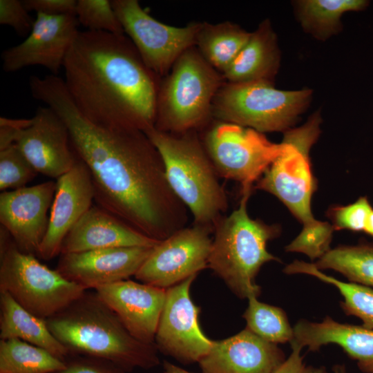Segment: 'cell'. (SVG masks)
I'll return each instance as SVG.
<instances>
[{
  "mask_svg": "<svg viewBox=\"0 0 373 373\" xmlns=\"http://www.w3.org/2000/svg\"><path fill=\"white\" fill-rule=\"evenodd\" d=\"M57 189L53 181L2 191L0 194V222L23 253L37 256L47 232Z\"/></svg>",
  "mask_w": 373,
  "mask_h": 373,
  "instance_id": "cell-15",
  "label": "cell"
},
{
  "mask_svg": "<svg viewBox=\"0 0 373 373\" xmlns=\"http://www.w3.org/2000/svg\"><path fill=\"white\" fill-rule=\"evenodd\" d=\"M38 172L15 144L0 151V190L25 187Z\"/></svg>",
  "mask_w": 373,
  "mask_h": 373,
  "instance_id": "cell-32",
  "label": "cell"
},
{
  "mask_svg": "<svg viewBox=\"0 0 373 373\" xmlns=\"http://www.w3.org/2000/svg\"><path fill=\"white\" fill-rule=\"evenodd\" d=\"M0 291L8 292L24 309L46 320L86 289L41 263L35 255L22 252L0 226Z\"/></svg>",
  "mask_w": 373,
  "mask_h": 373,
  "instance_id": "cell-8",
  "label": "cell"
},
{
  "mask_svg": "<svg viewBox=\"0 0 373 373\" xmlns=\"http://www.w3.org/2000/svg\"><path fill=\"white\" fill-rule=\"evenodd\" d=\"M111 3L125 35L145 65L160 78L169 73L186 50L195 45L201 22L175 27L151 17L137 0H112Z\"/></svg>",
  "mask_w": 373,
  "mask_h": 373,
  "instance_id": "cell-11",
  "label": "cell"
},
{
  "mask_svg": "<svg viewBox=\"0 0 373 373\" xmlns=\"http://www.w3.org/2000/svg\"><path fill=\"white\" fill-rule=\"evenodd\" d=\"M238 208L216 224L208 267L240 298L258 297L256 277L267 262L278 260L267 250V243L280 233L276 225L251 219L247 210L251 189L241 190Z\"/></svg>",
  "mask_w": 373,
  "mask_h": 373,
  "instance_id": "cell-6",
  "label": "cell"
},
{
  "mask_svg": "<svg viewBox=\"0 0 373 373\" xmlns=\"http://www.w3.org/2000/svg\"><path fill=\"white\" fill-rule=\"evenodd\" d=\"M368 4L363 0H307L298 2V17L303 27L319 39L336 33L342 15L363 10Z\"/></svg>",
  "mask_w": 373,
  "mask_h": 373,
  "instance_id": "cell-29",
  "label": "cell"
},
{
  "mask_svg": "<svg viewBox=\"0 0 373 373\" xmlns=\"http://www.w3.org/2000/svg\"><path fill=\"white\" fill-rule=\"evenodd\" d=\"M213 230L193 224L160 241L135 277L141 283L168 289L208 267Z\"/></svg>",
  "mask_w": 373,
  "mask_h": 373,
  "instance_id": "cell-12",
  "label": "cell"
},
{
  "mask_svg": "<svg viewBox=\"0 0 373 373\" xmlns=\"http://www.w3.org/2000/svg\"><path fill=\"white\" fill-rule=\"evenodd\" d=\"M293 328L291 343L313 352L325 345H338L356 361L361 371L373 373V329L362 325L341 323L329 316L320 323L300 320Z\"/></svg>",
  "mask_w": 373,
  "mask_h": 373,
  "instance_id": "cell-22",
  "label": "cell"
},
{
  "mask_svg": "<svg viewBox=\"0 0 373 373\" xmlns=\"http://www.w3.org/2000/svg\"><path fill=\"white\" fill-rule=\"evenodd\" d=\"M160 153L168 182L192 213L194 224L214 230L228 207L225 191L196 130L144 132Z\"/></svg>",
  "mask_w": 373,
  "mask_h": 373,
  "instance_id": "cell-5",
  "label": "cell"
},
{
  "mask_svg": "<svg viewBox=\"0 0 373 373\" xmlns=\"http://www.w3.org/2000/svg\"><path fill=\"white\" fill-rule=\"evenodd\" d=\"M26 8L36 14L50 16L75 15L76 0H23Z\"/></svg>",
  "mask_w": 373,
  "mask_h": 373,
  "instance_id": "cell-36",
  "label": "cell"
},
{
  "mask_svg": "<svg viewBox=\"0 0 373 373\" xmlns=\"http://www.w3.org/2000/svg\"><path fill=\"white\" fill-rule=\"evenodd\" d=\"M54 336L70 354L108 361L126 372L160 365L155 343L135 338L95 291L86 290L65 308L46 319Z\"/></svg>",
  "mask_w": 373,
  "mask_h": 373,
  "instance_id": "cell-3",
  "label": "cell"
},
{
  "mask_svg": "<svg viewBox=\"0 0 373 373\" xmlns=\"http://www.w3.org/2000/svg\"><path fill=\"white\" fill-rule=\"evenodd\" d=\"M319 117L314 115L304 126L287 131L284 140L291 148L269 166L255 186L276 195L303 224L301 232L285 249L303 253L311 260L331 249L334 231L328 222L316 220L311 211L316 181L309 152L319 134Z\"/></svg>",
  "mask_w": 373,
  "mask_h": 373,
  "instance_id": "cell-4",
  "label": "cell"
},
{
  "mask_svg": "<svg viewBox=\"0 0 373 373\" xmlns=\"http://www.w3.org/2000/svg\"><path fill=\"white\" fill-rule=\"evenodd\" d=\"M35 19L29 14L23 1H0V23L11 27L21 37H27L33 27Z\"/></svg>",
  "mask_w": 373,
  "mask_h": 373,
  "instance_id": "cell-34",
  "label": "cell"
},
{
  "mask_svg": "<svg viewBox=\"0 0 373 373\" xmlns=\"http://www.w3.org/2000/svg\"><path fill=\"white\" fill-rule=\"evenodd\" d=\"M314 265L342 274L350 282L373 288V244L339 246L330 249Z\"/></svg>",
  "mask_w": 373,
  "mask_h": 373,
  "instance_id": "cell-28",
  "label": "cell"
},
{
  "mask_svg": "<svg viewBox=\"0 0 373 373\" xmlns=\"http://www.w3.org/2000/svg\"><path fill=\"white\" fill-rule=\"evenodd\" d=\"M218 175L251 189L269 166L291 146L283 140L269 142L260 132L249 127L216 120L202 140Z\"/></svg>",
  "mask_w": 373,
  "mask_h": 373,
  "instance_id": "cell-10",
  "label": "cell"
},
{
  "mask_svg": "<svg viewBox=\"0 0 373 373\" xmlns=\"http://www.w3.org/2000/svg\"><path fill=\"white\" fill-rule=\"evenodd\" d=\"M284 272L287 274H305L333 285L343 297L341 307L347 316L360 318L364 327L373 329V288L352 282H343L329 276L314 264L295 260L287 265Z\"/></svg>",
  "mask_w": 373,
  "mask_h": 373,
  "instance_id": "cell-26",
  "label": "cell"
},
{
  "mask_svg": "<svg viewBox=\"0 0 373 373\" xmlns=\"http://www.w3.org/2000/svg\"><path fill=\"white\" fill-rule=\"evenodd\" d=\"M372 210V207L366 197H361L349 205L332 209L329 214L334 229L363 231Z\"/></svg>",
  "mask_w": 373,
  "mask_h": 373,
  "instance_id": "cell-33",
  "label": "cell"
},
{
  "mask_svg": "<svg viewBox=\"0 0 373 373\" xmlns=\"http://www.w3.org/2000/svg\"><path fill=\"white\" fill-rule=\"evenodd\" d=\"M79 23L74 15L37 14L32 30L21 43L1 53L2 68L13 73L26 67L43 66L58 75L77 37Z\"/></svg>",
  "mask_w": 373,
  "mask_h": 373,
  "instance_id": "cell-14",
  "label": "cell"
},
{
  "mask_svg": "<svg viewBox=\"0 0 373 373\" xmlns=\"http://www.w3.org/2000/svg\"><path fill=\"white\" fill-rule=\"evenodd\" d=\"M276 37L268 19L253 32L236 58L222 74L229 83L271 82L279 66Z\"/></svg>",
  "mask_w": 373,
  "mask_h": 373,
  "instance_id": "cell-23",
  "label": "cell"
},
{
  "mask_svg": "<svg viewBox=\"0 0 373 373\" xmlns=\"http://www.w3.org/2000/svg\"><path fill=\"white\" fill-rule=\"evenodd\" d=\"M137 340L155 343L166 289L124 280L94 289Z\"/></svg>",
  "mask_w": 373,
  "mask_h": 373,
  "instance_id": "cell-19",
  "label": "cell"
},
{
  "mask_svg": "<svg viewBox=\"0 0 373 373\" xmlns=\"http://www.w3.org/2000/svg\"><path fill=\"white\" fill-rule=\"evenodd\" d=\"M153 247H129L61 254L56 269L86 290L135 276Z\"/></svg>",
  "mask_w": 373,
  "mask_h": 373,
  "instance_id": "cell-16",
  "label": "cell"
},
{
  "mask_svg": "<svg viewBox=\"0 0 373 373\" xmlns=\"http://www.w3.org/2000/svg\"><path fill=\"white\" fill-rule=\"evenodd\" d=\"M164 373H194L189 372L182 367L165 361L163 363Z\"/></svg>",
  "mask_w": 373,
  "mask_h": 373,
  "instance_id": "cell-39",
  "label": "cell"
},
{
  "mask_svg": "<svg viewBox=\"0 0 373 373\" xmlns=\"http://www.w3.org/2000/svg\"><path fill=\"white\" fill-rule=\"evenodd\" d=\"M250 36L251 32L230 21L201 22L195 46L203 58L222 74Z\"/></svg>",
  "mask_w": 373,
  "mask_h": 373,
  "instance_id": "cell-25",
  "label": "cell"
},
{
  "mask_svg": "<svg viewBox=\"0 0 373 373\" xmlns=\"http://www.w3.org/2000/svg\"><path fill=\"white\" fill-rule=\"evenodd\" d=\"M75 16L87 30L125 34L111 1L77 0Z\"/></svg>",
  "mask_w": 373,
  "mask_h": 373,
  "instance_id": "cell-31",
  "label": "cell"
},
{
  "mask_svg": "<svg viewBox=\"0 0 373 373\" xmlns=\"http://www.w3.org/2000/svg\"><path fill=\"white\" fill-rule=\"evenodd\" d=\"M66 362L49 351L17 338L0 341V373H54Z\"/></svg>",
  "mask_w": 373,
  "mask_h": 373,
  "instance_id": "cell-27",
  "label": "cell"
},
{
  "mask_svg": "<svg viewBox=\"0 0 373 373\" xmlns=\"http://www.w3.org/2000/svg\"><path fill=\"white\" fill-rule=\"evenodd\" d=\"M160 242L98 205H93L64 238L61 254L115 247H154Z\"/></svg>",
  "mask_w": 373,
  "mask_h": 373,
  "instance_id": "cell-21",
  "label": "cell"
},
{
  "mask_svg": "<svg viewBox=\"0 0 373 373\" xmlns=\"http://www.w3.org/2000/svg\"><path fill=\"white\" fill-rule=\"evenodd\" d=\"M247 299L248 306L242 316L247 323L246 328L274 344L292 341L294 328L282 308L262 303L256 296Z\"/></svg>",
  "mask_w": 373,
  "mask_h": 373,
  "instance_id": "cell-30",
  "label": "cell"
},
{
  "mask_svg": "<svg viewBox=\"0 0 373 373\" xmlns=\"http://www.w3.org/2000/svg\"><path fill=\"white\" fill-rule=\"evenodd\" d=\"M32 124L19 134L15 144L39 173L59 178L75 165L66 125L48 106L38 107Z\"/></svg>",
  "mask_w": 373,
  "mask_h": 373,
  "instance_id": "cell-17",
  "label": "cell"
},
{
  "mask_svg": "<svg viewBox=\"0 0 373 373\" xmlns=\"http://www.w3.org/2000/svg\"><path fill=\"white\" fill-rule=\"evenodd\" d=\"M63 69L72 99L91 121L144 132L154 127L161 78L125 34L79 31Z\"/></svg>",
  "mask_w": 373,
  "mask_h": 373,
  "instance_id": "cell-2",
  "label": "cell"
},
{
  "mask_svg": "<svg viewBox=\"0 0 373 373\" xmlns=\"http://www.w3.org/2000/svg\"><path fill=\"white\" fill-rule=\"evenodd\" d=\"M224 82L195 46L188 48L160 79L154 127L173 133L202 127L213 118V101Z\"/></svg>",
  "mask_w": 373,
  "mask_h": 373,
  "instance_id": "cell-7",
  "label": "cell"
},
{
  "mask_svg": "<svg viewBox=\"0 0 373 373\" xmlns=\"http://www.w3.org/2000/svg\"><path fill=\"white\" fill-rule=\"evenodd\" d=\"M64 369L54 373H126L115 364L99 358L70 354Z\"/></svg>",
  "mask_w": 373,
  "mask_h": 373,
  "instance_id": "cell-35",
  "label": "cell"
},
{
  "mask_svg": "<svg viewBox=\"0 0 373 373\" xmlns=\"http://www.w3.org/2000/svg\"><path fill=\"white\" fill-rule=\"evenodd\" d=\"M196 276L166 289L155 338L159 352L184 364L199 363L214 343L201 330L198 321L200 309L190 296L191 285Z\"/></svg>",
  "mask_w": 373,
  "mask_h": 373,
  "instance_id": "cell-13",
  "label": "cell"
},
{
  "mask_svg": "<svg viewBox=\"0 0 373 373\" xmlns=\"http://www.w3.org/2000/svg\"><path fill=\"white\" fill-rule=\"evenodd\" d=\"M56 184L47 232L37 254L45 260L61 254L64 238L93 206L95 198L90 172L78 157L73 168L57 178Z\"/></svg>",
  "mask_w": 373,
  "mask_h": 373,
  "instance_id": "cell-18",
  "label": "cell"
},
{
  "mask_svg": "<svg viewBox=\"0 0 373 373\" xmlns=\"http://www.w3.org/2000/svg\"><path fill=\"white\" fill-rule=\"evenodd\" d=\"M334 373H346L344 365H335L333 367Z\"/></svg>",
  "mask_w": 373,
  "mask_h": 373,
  "instance_id": "cell-41",
  "label": "cell"
},
{
  "mask_svg": "<svg viewBox=\"0 0 373 373\" xmlns=\"http://www.w3.org/2000/svg\"><path fill=\"white\" fill-rule=\"evenodd\" d=\"M285 360L276 344L247 328L226 339L214 341L198 363L202 373H273Z\"/></svg>",
  "mask_w": 373,
  "mask_h": 373,
  "instance_id": "cell-20",
  "label": "cell"
},
{
  "mask_svg": "<svg viewBox=\"0 0 373 373\" xmlns=\"http://www.w3.org/2000/svg\"><path fill=\"white\" fill-rule=\"evenodd\" d=\"M30 90L66 125L71 148L90 172L99 207L157 241L186 227L188 209L171 188L162 157L144 131L91 121L59 76L37 77Z\"/></svg>",
  "mask_w": 373,
  "mask_h": 373,
  "instance_id": "cell-1",
  "label": "cell"
},
{
  "mask_svg": "<svg viewBox=\"0 0 373 373\" xmlns=\"http://www.w3.org/2000/svg\"><path fill=\"white\" fill-rule=\"evenodd\" d=\"M32 119L0 117V151L15 144L22 131L28 128Z\"/></svg>",
  "mask_w": 373,
  "mask_h": 373,
  "instance_id": "cell-37",
  "label": "cell"
},
{
  "mask_svg": "<svg viewBox=\"0 0 373 373\" xmlns=\"http://www.w3.org/2000/svg\"><path fill=\"white\" fill-rule=\"evenodd\" d=\"M309 90H282L271 82H225L212 104V117L254 128L280 131L292 125L309 103Z\"/></svg>",
  "mask_w": 373,
  "mask_h": 373,
  "instance_id": "cell-9",
  "label": "cell"
},
{
  "mask_svg": "<svg viewBox=\"0 0 373 373\" xmlns=\"http://www.w3.org/2000/svg\"><path fill=\"white\" fill-rule=\"evenodd\" d=\"M0 338L22 340L64 361L69 356L68 350L50 331L46 320L24 309L4 291H0Z\"/></svg>",
  "mask_w": 373,
  "mask_h": 373,
  "instance_id": "cell-24",
  "label": "cell"
},
{
  "mask_svg": "<svg viewBox=\"0 0 373 373\" xmlns=\"http://www.w3.org/2000/svg\"><path fill=\"white\" fill-rule=\"evenodd\" d=\"M291 352L273 373H327L324 367L306 365L300 355L302 347L291 343Z\"/></svg>",
  "mask_w": 373,
  "mask_h": 373,
  "instance_id": "cell-38",
  "label": "cell"
},
{
  "mask_svg": "<svg viewBox=\"0 0 373 373\" xmlns=\"http://www.w3.org/2000/svg\"><path fill=\"white\" fill-rule=\"evenodd\" d=\"M363 231L373 237V209L367 219Z\"/></svg>",
  "mask_w": 373,
  "mask_h": 373,
  "instance_id": "cell-40",
  "label": "cell"
}]
</instances>
